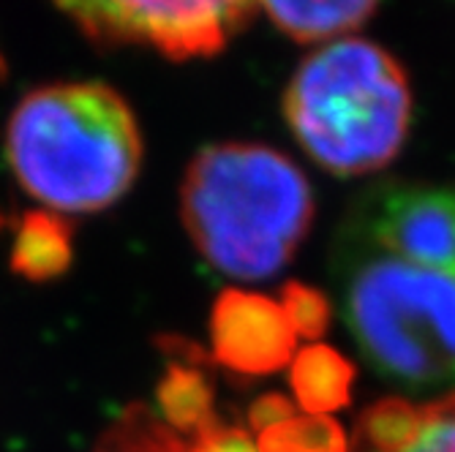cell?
<instances>
[{
  "mask_svg": "<svg viewBox=\"0 0 455 452\" xmlns=\"http://www.w3.org/2000/svg\"><path fill=\"white\" fill-rule=\"evenodd\" d=\"M142 131L117 91L101 82H55L30 91L6 126L9 167L50 213H99L140 178Z\"/></svg>",
  "mask_w": 455,
  "mask_h": 452,
  "instance_id": "1",
  "label": "cell"
},
{
  "mask_svg": "<svg viewBox=\"0 0 455 452\" xmlns=\"http://www.w3.org/2000/svg\"><path fill=\"white\" fill-rule=\"evenodd\" d=\"M180 218L202 259L237 281L292 262L314 221V191L292 158L254 142L202 147L180 186Z\"/></svg>",
  "mask_w": 455,
  "mask_h": 452,
  "instance_id": "2",
  "label": "cell"
},
{
  "mask_svg": "<svg viewBox=\"0 0 455 452\" xmlns=\"http://www.w3.org/2000/svg\"><path fill=\"white\" fill-rule=\"evenodd\" d=\"M347 330L374 371L409 390H455V267L406 262L333 237Z\"/></svg>",
  "mask_w": 455,
  "mask_h": 452,
  "instance_id": "3",
  "label": "cell"
},
{
  "mask_svg": "<svg viewBox=\"0 0 455 452\" xmlns=\"http://www.w3.org/2000/svg\"><path fill=\"white\" fill-rule=\"evenodd\" d=\"M283 115L295 139L339 178L379 172L398 155L411 120L403 68L365 38H333L289 79Z\"/></svg>",
  "mask_w": 455,
  "mask_h": 452,
  "instance_id": "4",
  "label": "cell"
},
{
  "mask_svg": "<svg viewBox=\"0 0 455 452\" xmlns=\"http://www.w3.org/2000/svg\"><path fill=\"white\" fill-rule=\"evenodd\" d=\"M52 4L96 44H142L172 60L216 55L254 12V0H52Z\"/></svg>",
  "mask_w": 455,
  "mask_h": 452,
  "instance_id": "5",
  "label": "cell"
},
{
  "mask_svg": "<svg viewBox=\"0 0 455 452\" xmlns=\"http://www.w3.org/2000/svg\"><path fill=\"white\" fill-rule=\"evenodd\" d=\"M336 234L406 262L455 267V183L368 186L352 199Z\"/></svg>",
  "mask_w": 455,
  "mask_h": 452,
  "instance_id": "6",
  "label": "cell"
},
{
  "mask_svg": "<svg viewBox=\"0 0 455 452\" xmlns=\"http://www.w3.org/2000/svg\"><path fill=\"white\" fill-rule=\"evenodd\" d=\"M213 360L237 377H270L295 357L298 338L273 297L227 289L211 313Z\"/></svg>",
  "mask_w": 455,
  "mask_h": 452,
  "instance_id": "7",
  "label": "cell"
},
{
  "mask_svg": "<svg viewBox=\"0 0 455 452\" xmlns=\"http://www.w3.org/2000/svg\"><path fill=\"white\" fill-rule=\"evenodd\" d=\"M349 452H455V390L428 403L385 398L368 406Z\"/></svg>",
  "mask_w": 455,
  "mask_h": 452,
  "instance_id": "8",
  "label": "cell"
},
{
  "mask_svg": "<svg viewBox=\"0 0 455 452\" xmlns=\"http://www.w3.org/2000/svg\"><path fill=\"white\" fill-rule=\"evenodd\" d=\"M289 382L303 415L330 417L349 403L355 368L341 352L324 344H311L292 357Z\"/></svg>",
  "mask_w": 455,
  "mask_h": 452,
  "instance_id": "9",
  "label": "cell"
},
{
  "mask_svg": "<svg viewBox=\"0 0 455 452\" xmlns=\"http://www.w3.org/2000/svg\"><path fill=\"white\" fill-rule=\"evenodd\" d=\"M379 0H254L267 17L298 41L339 38L371 17Z\"/></svg>",
  "mask_w": 455,
  "mask_h": 452,
  "instance_id": "10",
  "label": "cell"
},
{
  "mask_svg": "<svg viewBox=\"0 0 455 452\" xmlns=\"http://www.w3.org/2000/svg\"><path fill=\"white\" fill-rule=\"evenodd\" d=\"M71 265V226L50 210L28 213L17 224L12 267L30 281H52Z\"/></svg>",
  "mask_w": 455,
  "mask_h": 452,
  "instance_id": "11",
  "label": "cell"
},
{
  "mask_svg": "<svg viewBox=\"0 0 455 452\" xmlns=\"http://www.w3.org/2000/svg\"><path fill=\"white\" fill-rule=\"evenodd\" d=\"M158 408L164 425H170L175 433L199 436L216 425L213 412V390L211 382L196 365L172 362L167 377L158 385Z\"/></svg>",
  "mask_w": 455,
  "mask_h": 452,
  "instance_id": "12",
  "label": "cell"
},
{
  "mask_svg": "<svg viewBox=\"0 0 455 452\" xmlns=\"http://www.w3.org/2000/svg\"><path fill=\"white\" fill-rule=\"evenodd\" d=\"M259 452H349L344 428L330 417L292 415L257 433Z\"/></svg>",
  "mask_w": 455,
  "mask_h": 452,
  "instance_id": "13",
  "label": "cell"
},
{
  "mask_svg": "<svg viewBox=\"0 0 455 452\" xmlns=\"http://www.w3.org/2000/svg\"><path fill=\"white\" fill-rule=\"evenodd\" d=\"M281 308L295 338L316 341L330 327V300L308 283L289 281L281 289Z\"/></svg>",
  "mask_w": 455,
  "mask_h": 452,
  "instance_id": "14",
  "label": "cell"
},
{
  "mask_svg": "<svg viewBox=\"0 0 455 452\" xmlns=\"http://www.w3.org/2000/svg\"><path fill=\"white\" fill-rule=\"evenodd\" d=\"M188 452H259L257 441L240 428H221L219 423L199 433Z\"/></svg>",
  "mask_w": 455,
  "mask_h": 452,
  "instance_id": "15",
  "label": "cell"
},
{
  "mask_svg": "<svg viewBox=\"0 0 455 452\" xmlns=\"http://www.w3.org/2000/svg\"><path fill=\"white\" fill-rule=\"evenodd\" d=\"M295 408L292 403H289L283 395H262L254 406H251V415H248V423H251V428L259 433L286 417H292Z\"/></svg>",
  "mask_w": 455,
  "mask_h": 452,
  "instance_id": "16",
  "label": "cell"
},
{
  "mask_svg": "<svg viewBox=\"0 0 455 452\" xmlns=\"http://www.w3.org/2000/svg\"><path fill=\"white\" fill-rule=\"evenodd\" d=\"M6 74V63H4V58H0V76Z\"/></svg>",
  "mask_w": 455,
  "mask_h": 452,
  "instance_id": "17",
  "label": "cell"
}]
</instances>
